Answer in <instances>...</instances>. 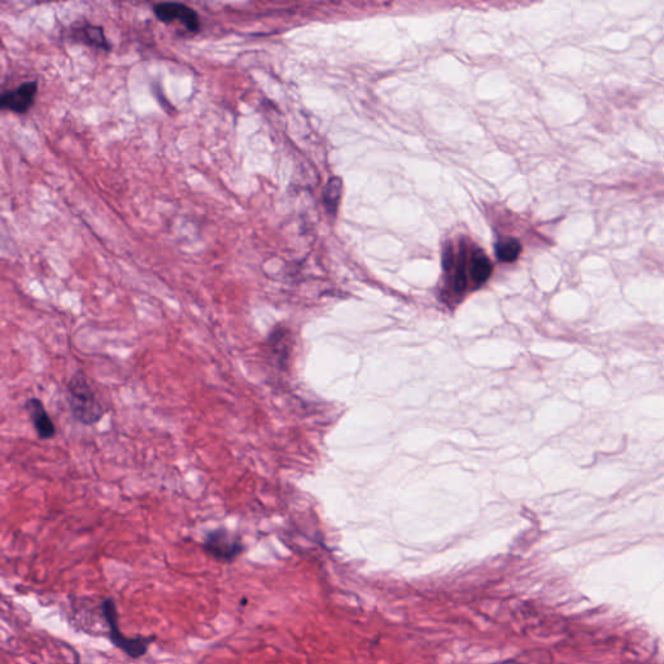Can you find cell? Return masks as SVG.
<instances>
[{
    "instance_id": "obj_6",
    "label": "cell",
    "mask_w": 664,
    "mask_h": 664,
    "mask_svg": "<svg viewBox=\"0 0 664 664\" xmlns=\"http://www.w3.org/2000/svg\"><path fill=\"white\" fill-rule=\"evenodd\" d=\"M25 410L29 414V418L32 420V427L37 432V436L43 441L54 439L56 435V426L44 407L43 402L38 397H32L26 400Z\"/></svg>"
},
{
    "instance_id": "obj_4",
    "label": "cell",
    "mask_w": 664,
    "mask_h": 664,
    "mask_svg": "<svg viewBox=\"0 0 664 664\" xmlns=\"http://www.w3.org/2000/svg\"><path fill=\"white\" fill-rule=\"evenodd\" d=\"M153 13L164 23L179 22L184 30L191 34L200 32L202 23L196 11L183 3H157L153 6Z\"/></svg>"
},
{
    "instance_id": "obj_3",
    "label": "cell",
    "mask_w": 664,
    "mask_h": 664,
    "mask_svg": "<svg viewBox=\"0 0 664 664\" xmlns=\"http://www.w3.org/2000/svg\"><path fill=\"white\" fill-rule=\"evenodd\" d=\"M202 547L208 557L219 563H234L246 550L243 538L226 527L209 531L204 536Z\"/></svg>"
},
{
    "instance_id": "obj_8",
    "label": "cell",
    "mask_w": 664,
    "mask_h": 664,
    "mask_svg": "<svg viewBox=\"0 0 664 664\" xmlns=\"http://www.w3.org/2000/svg\"><path fill=\"white\" fill-rule=\"evenodd\" d=\"M492 274V264L484 253H475L471 258L470 265V277L472 282L478 286L485 283Z\"/></svg>"
},
{
    "instance_id": "obj_2",
    "label": "cell",
    "mask_w": 664,
    "mask_h": 664,
    "mask_svg": "<svg viewBox=\"0 0 664 664\" xmlns=\"http://www.w3.org/2000/svg\"><path fill=\"white\" fill-rule=\"evenodd\" d=\"M101 609H103V615L107 621L108 628H109V638L117 649L124 652L133 659H139V658L148 653L150 645L155 643V640H156L155 634L126 637L119 631L116 600L113 598H107V600H103Z\"/></svg>"
},
{
    "instance_id": "obj_7",
    "label": "cell",
    "mask_w": 664,
    "mask_h": 664,
    "mask_svg": "<svg viewBox=\"0 0 664 664\" xmlns=\"http://www.w3.org/2000/svg\"><path fill=\"white\" fill-rule=\"evenodd\" d=\"M72 35H73L75 41H78V42L90 46V47H95V48H100V50H104V51H109L112 48V46H110L107 37H106L104 29L101 26H97V25H92V23L86 22V23H82L79 26H75L72 29Z\"/></svg>"
},
{
    "instance_id": "obj_11",
    "label": "cell",
    "mask_w": 664,
    "mask_h": 664,
    "mask_svg": "<svg viewBox=\"0 0 664 664\" xmlns=\"http://www.w3.org/2000/svg\"><path fill=\"white\" fill-rule=\"evenodd\" d=\"M502 664H520V663H518V662H514V661H509V662H505V663H502Z\"/></svg>"
},
{
    "instance_id": "obj_9",
    "label": "cell",
    "mask_w": 664,
    "mask_h": 664,
    "mask_svg": "<svg viewBox=\"0 0 664 664\" xmlns=\"http://www.w3.org/2000/svg\"><path fill=\"white\" fill-rule=\"evenodd\" d=\"M520 252L522 246L515 239H506L496 246V255L504 262H513L519 257Z\"/></svg>"
},
{
    "instance_id": "obj_10",
    "label": "cell",
    "mask_w": 664,
    "mask_h": 664,
    "mask_svg": "<svg viewBox=\"0 0 664 664\" xmlns=\"http://www.w3.org/2000/svg\"><path fill=\"white\" fill-rule=\"evenodd\" d=\"M342 193V182L338 178L331 179L329 184L326 186V193H324V202L329 211H335Z\"/></svg>"
},
{
    "instance_id": "obj_5",
    "label": "cell",
    "mask_w": 664,
    "mask_h": 664,
    "mask_svg": "<svg viewBox=\"0 0 664 664\" xmlns=\"http://www.w3.org/2000/svg\"><path fill=\"white\" fill-rule=\"evenodd\" d=\"M38 92V84L35 81L25 82L19 87L6 91L0 97V108L3 110H11L17 115L26 113L32 107Z\"/></svg>"
},
{
    "instance_id": "obj_1",
    "label": "cell",
    "mask_w": 664,
    "mask_h": 664,
    "mask_svg": "<svg viewBox=\"0 0 664 664\" xmlns=\"http://www.w3.org/2000/svg\"><path fill=\"white\" fill-rule=\"evenodd\" d=\"M66 401L72 416L84 426L99 423L106 410L82 370H77L66 386Z\"/></svg>"
}]
</instances>
